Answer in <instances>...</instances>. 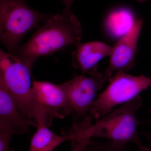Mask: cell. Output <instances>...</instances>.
<instances>
[{"label": "cell", "instance_id": "6da1fadb", "mask_svg": "<svg viewBox=\"0 0 151 151\" xmlns=\"http://www.w3.org/2000/svg\"><path fill=\"white\" fill-rule=\"evenodd\" d=\"M82 35L78 19L71 10L64 9L38 28L27 42L20 47L16 56L33 66L40 57L53 54L67 47L76 46Z\"/></svg>", "mask_w": 151, "mask_h": 151}, {"label": "cell", "instance_id": "7a4b0ae2", "mask_svg": "<svg viewBox=\"0 0 151 151\" xmlns=\"http://www.w3.org/2000/svg\"><path fill=\"white\" fill-rule=\"evenodd\" d=\"M51 16L35 10L25 0H0V40L8 53L16 56L21 42Z\"/></svg>", "mask_w": 151, "mask_h": 151}, {"label": "cell", "instance_id": "3957f363", "mask_svg": "<svg viewBox=\"0 0 151 151\" xmlns=\"http://www.w3.org/2000/svg\"><path fill=\"white\" fill-rule=\"evenodd\" d=\"M140 96L112 110L91 126L92 138H104L121 144L136 143L139 139V120L137 112L142 105Z\"/></svg>", "mask_w": 151, "mask_h": 151}, {"label": "cell", "instance_id": "277c9868", "mask_svg": "<svg viewBox=\"0 0 151 151\" xmlns=\"http://www.w3.org/2000/svg\"><path fill=\"white\" fill-rule=\"evenodd\" d=\"M109 81L107 88L98 95L89 110V115L96 121L116 106L134 99L151 87V77L135 76L125 72H116Z\"/></svg>", "mask_w": 151, "mask_h": 151}, {"label": "cell", "instance_id": "5b68a950", "mask_svg": "<svg viewBox=\"0 0 151 151\" xmlns=\"http://www.w3.org/2000/svg\"><path fill=\"white\" fill-rule=\"evenodd\" d=\"M33 66L1 49L0 83L8 90L22 114L28 119L35 120L31 97Z\"/></svg>", "mask_w": 151, "mask_h": 151}, {"label": "cell", "instance_id": "8992f818", "mask_svg": "<svg viewBox=\"0 0 151 151\" xmlns=\"http://www.w3.org/2000/svg\"><path fill=\"white\" fill-rule=\"evenodd\" d=\"M112 77L105 70L92 75L75 74L62 85L71 109L73 122L79 123L89 116L98 92Z\"/></svg>", "mask_w": 151, "mask_h": 151}, {"label": "cell", "instance_id": "52a82bcc", "mask_svg": "<svg viewBox=\"0 0 151 151\" xmlns=\"http://www.w3.org/2000/svg\"><path fill=\"white\" fill-rule=\"evenodd\" d=\"M33 107L37 106L53 119H63L71 114V109L62 84H55L46 81H33L31 92Z\"/></svg>", "mask_w": 151, "mask_h": 151}, {"label": "cell", "instance_id": "ba28073f", "mask_svg": "<svg viewBox=\"0 0 151 151\" xmlns=\"http://www.w3.org/2000/svg\"><path fill=\"white\" fill-rule=\"evenodd\" d=\"M142 25V21H137L112 47L109 65L105 69L111 76L115 72H127L135 66L138 40Z\"/></svg>", "mask_w": 151, "mask_h": 151}, {"label": "cell", "instance_id": "9c48e42d", "mask_svg": "<svg viewBox=\"0 0 151 151\" xmlns=\"http://www.w3.org/2000/svg\"><path fill=\"white\" fill-rule=\"evenodd\" d=\"M112 47L99 41L79 43L72 54V65L82 73L92 75L98 72V63L110 56Z\"/></svg>", "mask_w": 151, "mask_h": 151}, {"label": "cell", "instance_id": "30bf717a", "mask_svg": "<svg viewBox=\"0 0 151 151\" xmlns=\"http://www.w3.org/2000/svg\"><path fill=\"white\" fill-rule=\"evenodd\" d=\"M0 123L14 129L19 134H28L31 127H37L35 120L25 116L19 110L14 98L5 86L0 83Z\"/></svg>", "mask_w": 151, "mask_h": 151}, {"label": "cell", "instance_id": "8fae6325", "mask_svg": "<svg viewBox=\"0 0 151 151\" xmlns=\"http://www.w3.org/2000/svg\"><path fill=\"white\" fill-rule=\"evenodd\" d=\"M37 124V130L32 138L27 151H54L60 144L70 140V136L63 131L60 136L50 130L46 122H38Z\"/></svg>", "mask_w": 151, "mask_h": 151}, {"label": "cell", "instance_id": "7c38bea8", "mask_svg": "<svg viewBox=\"0 0 151 151\" xmlns=\"http://www.w3.org/2000/svg\"><path fill=\"white\" fill-rule=\"evenodd\" d=\"M127 144H121L106 139L91 140L84 151H128Z\"/></svg>", "mask_w": 151, "mask_h": 151}, {"label": "cell", "instance_id": "4fadbf2b", "mask_svg": "<svg viewBox=\"0 0 151 151\" xmlns=\"http://www.w3.org/2000/svg\"><path fill=\"white\" fill-rule=\"evenodd\" d=\"M18 132L11 126L0 123V151H13L9 148V143L14 135Z\"/></svg>", "mask_w": 151, "mask_h": 151}, {"label": "cell", "instance_id": "5bb4252c", "mask_svg": "<svg viewBox=\"0 0 151 151\" xmlns=\"http://www.w3.org/2000/svg\"><path fill=\"white\" fill-rule=\"evenodd\" d=\"M86 145L85 141L78 140L70 144V151H84Z\"/></svg>", "mask_w": 151, "mask_h": 151}, {"label": "cell", "instance_id": "9a60e30c", "mask_svg": "<svg viewBox=\"0 0 151 151\" xmlns=\"http://www.w3.org/2000/svg\"><path fill=\"white\" fill-rule=\"evenodd\" d=\"M135 144L137 146L140 151H151V147H147L144 145L140 139Z\"/></svg>", "mask_w": 151, "mask_h": 151}, {"label": "cell", "instance_id": "2e32d148", "mask_svg": "<svg viewBox=\"0 0 151 151\" xmlns=\"http://www.w3.org/2000/svg\"><path fill=\"white\" fill-rule=\"evenodd\" d=\"M63 2L64 4L65 5V9H64L66 10H71L70 7L72 3L75 1V0H61Z\"/></svg>", "mask_w": 151, "mask_h": 151}, {"label": "cell", "instance_id": "e0dca14e", "mask_svg": "<svg viewBox=\"0 0 151 151\" xmlns=\"http://www.w3.org/2000/svg\"><path fill=\"white\" fill-rule=\"evenodd\" d=\"M144 136H145L147 139L149 141L150 144V147H151V134H144Z\"/></svg>", "mask_w": 151, "mask_h": 151}, {"label": "cell", "instance_id": "ac0fdd59", "mask_svg": "<svg viewBox=\"0 0 151 151\" xmlns=\"http://www.w3.org/2000/svg\"><path fill=\"white\" fill-rule=\"evenodd\" d=\"M150 114L151 115V108H150Z\"/></svg>", "mask_w": 151, "mask_h": 151}]
</instances>
